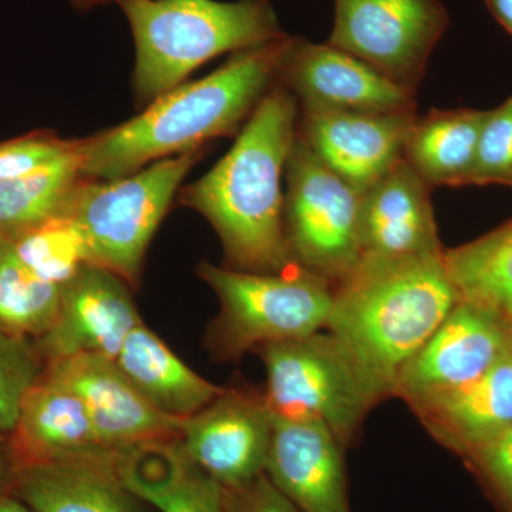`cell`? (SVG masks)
Wrapping results in <instances>:
<instances>
[{"label":"cell","mask_w":512,"mask_h":512,"mask_svg":"<svg viewBox=\"0 0 512 512\" xmlns=\"http://www.w3.org/2000/svg\"><path fill=\"white\" fill-rule=\"evenodd\" d=\"M298 134V100L276 83L234 146L204 177L180 190V201L211 222L228 268L274 274L293 265L284 232L281 181Z\"/></svg>","instance_id":"obj_1"},{"label":"cell","mask_w":512,"mask_h":512,"mask_svg":"<svg viewBox=\"0 0 512 512\" xmlns=\"http://www.w3.org/2000/svg\"><path fill=\"white\" fill-rule=\"evenodd\" d=\"M288 39L286 35L232 53L204 79L180 84L126 123L82 138L79 151L84 177H126L156 161L201 150L208 141L237 133L278 83Z\"/></svg>","instance_id":"obj_2"},{"label":"cell","mask_w":512,"mask_h":512,"mask_svg":"<svg viewBox=\"0 0 512 512\" xmlns=\"http://www.w3.org/2000/svg\"><path fill=\"white\" fill-rule=\"evenodd\" d=\"M460 299L444 251L394 262H360L335 286L326 329L376 399L393 397L403 366Z\"/></svg>","instance_id":"obj_3"},{"label":"cell","mask_w":512,"mask_h":512,"mask_svg":"<svg viewBox=\"0 0 512 512\" xmlns=\"http://www.w3.org/2000/svg\"><path fill=\"white\" fill-rule=\"evenodd\" d=\"M136 47L134 90L150 104L225 53L282 39L269 0H116Z\"/></svg>","instance_id":"obj_4"},{"label":"cell","mask_w":512,"mask_h":512,"mask_svg":"<svg viewBox=\"0 0 512 512\" xmlns=\"http://www.w3.org/2000/svg\"><path fill=\"white\" fill-rule=\"evenodd\" d=\"M204 148L164 158L114 180L84 177L64 214L84 239L87 264L136 285L151 238Z\"/></svg>","instance_id":"obj_5"},{"label":"cell","mask_w":512,"mask_h":512,"mask_svg":"<svg viewBox=\"0 0 512 512\" xmlns=\"http://www.w3.org/2000/svg\"><path fill=\"white\" fill-rule=\"evenodd\" d=\"M198 274L220 299L211 343L225 359L266 343L305 338L328 325L335 286L296 264L258 274L202 262Z\"/></svg>","instance_id":"obj_6"},{"label":"cell","mask_w":512,"mask_h":512,"mask_svg":"<svg viewBox=\"0 0 512 512\" xmlns=\"http://www.w3.org/2000/svg\"><path fill=\"white\" fill-rule=\"evenodd\" d=\"M261 352L271 413L320 421L343 447L350 446L379 400L338 340L316 332L266 343Z\"/></svg>","instance_id":"obj_7"},{"label":"cell","mask_w":512,"mask_h":512,"mask_svg":"<svg viewBox=\"0 0 512 512\" xmlns=\"http://www.w3.org/2000/svg\"><path fill=\"white\" fill-rule=\"evenodd\" d=\"M284 232L293 264L333 286L360 262V195L296 134L285 167Z\"/></svg>","instance_id":"obj_8"},{"label":"cell","mask_w":512,"mask_h":512,"mask_svg":"<svg viewBox=\"0 0 512 512\" xmlns=\"http://www.w3.org/2000/svg\"><path fill=\"white\" fill-rule=\"evenodd\" d=\"M329 45L417 90L448 28L439 0H336Z\"/></svg>","instance_id":"obj_9"},{"label":"cell","mask_w":512,"mask_h":512,"mask_svg":"<svg viewBox=\"0 0 512 512\" xmlns=\"http://www.w3.org/2000/svg\"><path fill=\"white\" fill-rule=\"evenodd\" d=\"M512 352V320L458 299L397 376L393 397L410 409L454 392Z\"/></svg>","instance_id":"obj_10"},{"label":"cell","mask_w":512,"mask_h":512,"mask_svg":"<svg viewBox=\"0 0 512 512\" xmlns=\"http://www.w3.org/2000/svg\"><path fill=\"white\" fill-rule=\"evenodd\" d=\"M278 83L301 101L303 113H409L414 90L338 47L289 36Z\"/></svg>","instance_id":"obj_11"},{"label":"cell","mask_w":512,"mask_h":512,"mask_svg":"<svg viewBox=\"0 0 512 512\" xmlns=\"http://www.w3.org/2000/svg\"><path fill=\"white\" fill-rule=\"evenodd\" d=\"M272 433L274 416L264 396L225 389L181 421L178 443L195 466L231 491L265 473Z\"/></svg>","instance_id":"obj_12"},{"label":"cell","mask_w":512,"mask_h":512,"mask_svg":"<svg viewBox=\"0 0 512 512\" xmlns=\"http://www.w3.org/2000/svg\"><path fill=\"white\" fill-rule=\"evenodd\" d=\"M43 376L82 400L101 443L114 453L180 439L183 419L157 410L121 372L116 360L76 355L46 363Z\"/></svg>","instance_id":"obj_13"},{"label":"cell","mask_w":512,"mask_h":512,"mask_svg":"<svg viewBox=\"0 0 512 512\" xmlns=\"http://www.w3.org/2000/svg\"><path fill=\"white\" fill-rule=\"evenodd\" d=\"M126 284L106 269L84 265L63 286L55 322L35 340L45 362L76 355L116 360L128 333L141 323Z\"/></svg>","instance_id":"obj_14"},{"label":"cell","mask_w":512,"mask_h":512,"mask_svg":"<svg viewBox=\"0 0 512 512\" xmlns=\"http://www.w3.org/2000/svg\"><path fill=\"white\" fill-rule=\"evenodd\" d=\"M359 245L360 262L403 261L444 251L431 187L406 160L360 195Z\"/></svg>","instance_id":"obj_15"},{"label":"cell","mask_w":512,"mask_h":512,"mask_svg":"<svg viewBox=\"0 0 512 512\" xmlns=\"http://www.w3.org/2000/svg\"><path fill=\"white\" fill-rule=\"evenodd\" d=\"M409 113H302L299 137L330 170L363 192L404 160Z\"/></svg>","instance_id":"obj_16"},{"label":"cell","mask_w":512,"mask_h":512,"mask_svg":"<svg viewBox=\"0 0 512 512\" xmlns=\"http://www.w3.org/2000/svg\"><path fill=\"white\" fill-rule=\"evenodd\" d=\"M343 451L320 421L274 416L265 473L302 512H350Z\"/></svg>","instance_id":"obj_17"},{"label":"cell","mask_w":512,"mask_h":512,"mask_svg":"<svg viewBox=\"0 0 512 512\" xmlns=\"http://www.w3.org/2000/svg\"><path fill=\"white\" fill-rule=\"evenodd\" d=\"M8 441L15 467L28 463L116 466L120 454L101 443L82 400L45 376L26 396Z\"/></svg>","instance_id":"obj_18"},{"label":"cell","mask_w":512,"mask_h":512,"mask_svg":"<svg viewBox=\"0 0 512 512\" xmlns=\"http://www.w3.org/2000/svg\"><path fill=\"white\" fill-rule=\"evenodd\" d=\"M413 413L441 446L464 460L512 426V352L473 382Z\"/></svg>","instance_id":"obj_19"},{"label":"cell","mask_w":512,"mask_h":512,"mask_svg":"<svg viewBox=\"0 0 512 512\" xmlns=\"http://www.w3.org/2000/svg\"><path fill=\"white\" fill-rule=\"evenodd\" d=\"M116 473L131 494L161 512H228L225 488L192 463L178 440L121 451Z\"/></svg>","instance_id":"obj_20"},{"label":"cell","mask_w":512,"mask_h":512,"mask_svg":"<svg viewBox=\"0 0 512 512\" xmlns=\"http://www.w3.org/2000/svg\"><path fill=\"white\" fill-rule=\"evenodd\" d=\"M9 494L33 512H138L109 464H19Z\"/></svg>","instance_id":"obj_21"},{"label":"cell","mask_w":512,"mask_h":512,"mask_svg":"<svg viewBox=\"0 0 512 512\" xmlns=\"http://www.w3.org/2000/svg\"><path fill=\"white\" fill-rule=\"evenodd\" d=\"M116 363L148 402L177 419L200 412L225 390L185 365L143 323L128 333Z\"/></svg>","instance_id":"obj_22"},{"label":"cell","mask_w":512,"mask_h":512,"mask_svg":"<svg viewBox=\"0 0 512 512\" xmlns=\"http://www.w3.org/2000/svg\"><path fill=\"white\" fill-rule=\"evenodd\" d=\"M485 116L487 111L473 109L433 110L417 116L404 146V160L431 188L471 185Z\"/></svg>","instance_id":"obj_23"},{"label":"cell","mask_w":512,"mask_h":512,"mask_svg":"<svg viewBox=\"0 0 512 512\" xmlns=\"http://www.w3.org/2000/svg\"><path fill=\"white\" fill-rule=\"evenodd\" d=\"M80 140L72 153L22 177L0 181V238L64 214L74 188L83 180Z\"/></svg>","instance_id":"obj_24"},{"label":"cell","mask_w":512,"mask_h":512,"mask_svg":"<svg viewBox=\"0 0 512 512\" xmlns=\"http://www.w3.org/2000/svg\"><path fill=\"white\" fill-rule=\"evenodd\" d=\"M460 299L512 319V220L483 237L444 249Z\"/></svg>","instance_id":"obj_25"},{"label":"cell","mask_w":512,"mask_h":512,"mask_svg":"<svg viewBox=\"0 0 512 512\" xmlns=\"http://www.w3.org/2000/svg\"><path fill=\"white\" fill-rule=\"evenodd\" d=\"M63 286L43 281L0 238V332L37 340L59 313Z\"/></svg>","instance_id":"obj_26"},{"label":"cell","mask_w":512,"mask_h":512,"mask_svg":"<svg viewBox=\"0 0 512 512\" xmlns=\"http://www.w3.org/2000/svg\"><path fill=\"white\" fill-rule=\"evenodd\" d=\"M8 241L20 261L50 284L66 285L87 264L82 234L66 214L26 229Z\"/></svg>","instance_id":"obj_27"},{"label":"cell","mask_w":512,"mask_h":512,"mask_svg":"<svg viewBox=\"0 0 512 512\" xmlns=\"http://www.w3.org/2000/svg\"><path fill=\"white\" fill-rule=\"evenodd\" d=\"M46 362L33 339L0 332V434L18 424L26 396L45 375Z\"/></svg>","instance_id":"obj_28"},{"label":"cell","mask_w":512,"mask_h":512,"mask_svg":"<svg viewBox=\"0 0 512 512\" xmlns=\"http://www.w3.org/2000/svg\"><path fill=\"white\" fill-rule=\"evenodd\" d=\"M471 185L512 187V97L497 109L487 111Z\"/></svg>","instance_id":"obj_29"},{"label":"cell","mask_w":512,"mask_h":512,"mask_svg":"<svg viewBox=\"0 0 512 512\" xmlns=\"http://www.w3.org/2000/svg\"><path fill=\"white\" fill-rule=\"evenodd\" d=\"M501 512H512V426L464 458Z\"/></svg>","instance_id":"obj_30"},{"label":"cell","mask_w":512,"mask_h":512,"mask_svg":"<svg viewBox=\"0 0 512 512\" xmlns=\"http://www.w3.org/2000/svg\"><path fill=\"white\" fill-rule=\"evenodd\" d=\"M79 140L37 133L0 143V181L22 177L72 153Z\"/></svg>","instance_id":"obj_31"},{"label":"cell","mask_w":512,"mask_h":512,"mask_svg":"<svg viewBox=\"0 0 512 512\" xmlns=\"http://www.w3.org/2000/svg\"><path fill=\"white\" fill-rule=\"evenodd\" d=\"M227 491L228 512H302L266 473L237 490Z\"/></svg>","instance_id":"obj_32"},{"label":"cell","mask_w":512,"mask_h":512,"mask_svg":"<svg viewBox=\"0 0 512 512\" xmlns=\"http://www.w3.org/2000/svg\"><path fill=\"white\" fill-rule=\"evenodd\" d=\"M494 19L512 37V0H484Z\"/></svg>","instance_id":"obj_33"},{"label":"cell","mask_w":512,"mask_h":512,"mask_svg":"<svg viewBox=\"0 0 512 512\" xmlns=\"http://www.w3.org/2000/svg\"><path fill=\"white\" fill-rule=\"evenodd\" d=\"M13 473H15V461L10 453L9 441L3 443L2 434H0V487L6 485L9 488Z\"/></svg>","instance_id":"obj_34"},{"label":"cell","mask_w":512,"mask_h":512,"mask_svg":"<svg viewBox=\"0 0 512 512\" xmlns=\"http://www.w3.org/2000/svg\"><path fill=\"white\" fill-rule=\"evenodd\" d=\"M0 512H33L12 494L0 493Z\"/></svg>","instance_id":"obj_35"},{"label":"cell","mask_w":512,"mask_h":512,"mask_svg":"<svg viewBox=\"0 0 512 512\" xmlns=\"http://www.w3.org/2000/svg\"><path fill=\"white\" fill-rule=\"evenodd\" d=\"M113 2V0H74L76 8L80 10L93 9L96 6L104 5V3ZM116 2V0H114Z\"/></svg>","instance_id":"obj_36"},{"label":"cell","mask_w":512,"mask_h":512,"mask_svg":"<svg viewBox=\"0 0 512 512\" xmlns=\"http://www.w3.org/2000/svg\"><path fill=\"white\" fill-rule=\"evenodd\" d=\"M512 320V319H511Z\"/></svg>","instance_id":"obj_37"}]
</instances>
